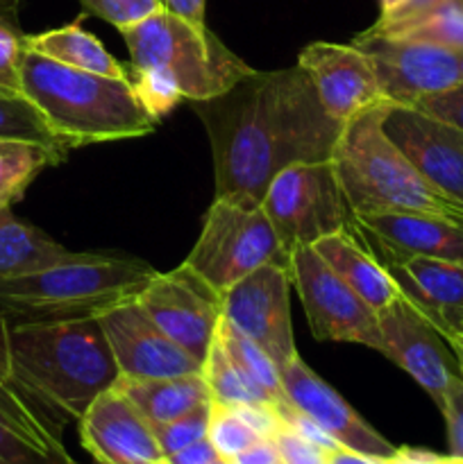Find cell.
Here are the masks:
<instances>
[{"label": "cell", "instance_id": "6da1fadb", "mask_svg": "<svg viewBox=\"0 0 463 464\" xmlns=\"http://www.w3.org/2000/svg\"><path fill=\"white\" fill-rule=\"evenodd\" d=\"M193 111L212 143L216 198L259 204L281 170L330 161L345 127L300 66L252 71L222 95L193 102Z\"/></svg>", "mask_w": 463, "mask_h": 464}, {"label": "cell", "instance_id": "7a4b0ae2", "mask_svg": "<svg viewBox=\"0 0 463 464\" xmlns=\"http://www.w3.org/2000/svg\"><path fill=\"white\" fill-rule=\"evenodd\" d=\"M0 370L62 426L80 421L121 379L98 317L0 322Z\"/></svg>", "mask_w": 463, "mask_h": 464}, {"label": "cell", "instance_id": "3957f363", "mask_svg": "<svg viewBox=\"0 0 463 464\" xmlns=\"http://www.w3.org/2000/svg\"><path fill=\"white\" fill-rule=\"evenodd\" d=\"M121 34L132 57V84L157 121L182 98L212 100L254 71L207 25L166 9L125 27Z\"/></svg>", "mask_w": 463, "mask_h": 464}, {"label": "cell", "instance_id": "277c9868", "mask_svg": "<svg viewBox=\"0 0 463 464\" xmlns=\"http://www.w3.org/2000/svg\"><path fill=\"white\" fill-rule=\"evenodd\" d=\"M21 93L71 150L136 139L157 127L130 77L77 71L25 48Z\"/></svg>", "mask_w": 463, "mask_h": 464}, {"label": "cell", "instance_id": "5b68a950", "mask_svg": "<svg viewBox=\"0 0 463 464\" xmlns=\"http://www.w3.org/2000/svg\"><path fill=\"white\" fill-rule=\"evenodd\" d=\"M157 275L134 256L73 254L44 270L0 279V322L91 320L134 299Z\"/></svg>", "mask_w": 463, "mask_h": 464}, {"label": "cell", "instance_id": "8992f818", "mask_svg": "<svg viewBox=\"0 0 463 464\" xmlns=\"http://www.w3.org/2000/svg\"><path fill=\"white\" fill-rule=\"evenodd\" d=\"M390 104L350 121L336 140L331 163L354 216L429 213L463 225V208L436 190L384 131Z\"/></svg>", "mask_w": 463, "mask_h": 464}, {"label": "cell", "instance_id": "52a82bcc", "mask_svg": "<svg viewBox=\"0 0 463 464\" xmlns=\"http://www.w3.org/2000/svg\"><path fill=\"white\" fill-rule=\"evenodd\" d=\"M184 263L213 290L225 293L259 267L271 263L289 267V256L261 204L245 198H213Z\"/></svg>", "mask_w": 463, "mask_h": 464}, {"label": "cell", "instance_id": "ba28073f", "mask_svg": "<svg viewBox=\"0 0 463 464\" xmlns=\"http://www.w3.org/2000/svg\"><path fill=\"white\" fill-rule=\"evenodd\" d=\"M261 207L286 256L336 231L359 229L331 159L281 170L268 186Z\"/></svg>", "mask_w": 463, "mask_h": 464}, {"label": "cell", "instance_id": "9c48e42d", "mask_svg": "<svg viewBox=\"0 0 463 464\" xmlns=\"http://www.w3.org/2000/svg\"><path fill=\"white\" fill-rule=\"evenodd\" d=\"M289 275L309 329L322 343H350L381 349L377 311L354 293L313 247H300L289 256Z\"/></svg>", "mask_w": 463, "mask_h": 464}, {"label": "cell", "instance_id": "30bf717a", "mask_svg": "<svg viewBox=\"0 0 463 464\" xmlns=\"http://www.w3.org/2000/svg\"><path fill=\"white\" fill-rule=\"evenodd\" d=\"M368 54L381 91L395 107H416L427 95L463 82V53L425 41L361 32L352 41Z\"/></svg>", "mask_w": 463, "mask_h": 464}, {"label": "cell", "instance_id": "8fae6325", "mask_svg": "<svg viewBox=\"0 0 463 464\" xmlns=\"http://www.w3.org/2000/svg\"><path fill=\"white\" fill-rule=\"evenodd\" d=\"M150 320L202 365L221 322V293L186 263L157 272L136 295Z\"/></svg>", "mask_w": 463, "mask_h": 464}, {"label": "cell", "instance_id": "7c38bea8", "mask_svg": "<svg viewBox=\"0 0 463 464\" xmlns=\"http://www.w3.org/2000/svg\"><path fill=\"white\" fill-rule=\"evenodd\" d=\"M291 275L286 266H263L221 293L227 322L268 353L277 370L300 356L291 322Z\"/></svg>", "mask_w": 463, "mask_h": 464}, {"label": "cell", "instance_id": "4fadbf2b", "mask_svg": "<svg viewBox=\"0 0 463 464\" xmlns=\"http://www.w3.org/2000/svg\"><path fill=\"white\" fill-rule=\"evenodd\" d=\"M377 322L381 356L407 372L440 411L449 383L458 376V370H454L449 361L452 349H448V340L404 295L377 311Z\"/></svg>", "mask_w": 463, "mask_h": 464}, {"label": "cell", "instance_id": "5bb4252c", "mask_svg": "<svg viewBox=\"0 0 463 464\" xmlns=\"http://www.w3.org/2000/svg\"><path fill=\"white\" fill-rule=\"evenodd\" d=\"M298 66L311 80L325 111L340 125L390 104L370 59L357 45L318 41L300 50Z\"/></svg>", "mask_w": 463, "mask_h": 464}, {"label": "cell", "instance_id": "9a60e30c", "mask_svg": "<svg viewBox=\"0 0 463 464\" xmlns=\"http://www.w3.org/2000/svg\"><path fill=\"white\" fill-rule=\"evenodd\" d=\"M98 322L123 379H166L202 372L195 358L150 320L136 297L113 306Z\"/></svg>", "mask_w": 463, "mask_h": 464}, {"label": "cell", "instance_id": "2e32d148", "mask_svg": "<svg viewBox=\"0 0 463 464\" xmlns=\"http://www.w3.org/2000/svg\"><path fill=\"white\" fill-rule=\"evenodd\" d=\"M384 131L436 190L463 208L461 130L416 107L390 104L384 116Z\"/></svg>", "mask_w": 463, "mask_h": 464}, {"label": "cell", "instance_id": "e0dca14e", "mask_svg": "<svg viewBox=\"0 0 463 464\" xmlns=\"http://www.w3.org/2000/svg\"><path fill=\"white\" fill-rule=\"evenodd\" d=\"M281 388L286 399L298 408L302 415L316 421L339 447L350 451L363 453V456L386 458L398 451L395 444L381 433H377L330 383L320 379L302 358H295L289 365L280 370Z\"/></svg>", "mask_w": 463, "mask_h": 464}, {"label": "cell", "instance_id": "ac0fdd59", "mask_svg": "<svg viewBox=\"0 0 463 464\" xmlns=\"http://www.w3.org/2000/svg\"><path fill=\"white\" fill-rule=\"evenodd\" d=\"M80 442L98 464H157L163 458L150 421L113 385L82 415Z\"/></svg>", "mask_w": 463, "mask_h": 464}, {"label": "cell", "instance_id": "d6986e66", "mask_svg": "<svg viewBox=\"0 0 463 464\" xmlns=\"http://www.w3.org/2000/svg\"><path fill=\"white\" fill-rule=\"evenodd\" d=\"M361 234L389 261L411 256L463 263V225L429 213H370L357 216Z\"/></svg>", "mask_w": 463, "mask_h": 464}, {"label": "cell", "instance_id": "ffe728a7", "mask_svg": "<svg viewBox=\"0 0 463 464\" xmlns=\"http://www.w3.org/2000/svg\"><path fill=\"white\" fill-rule=\"evenodd\" d=\"M384 263V261H381ZM404 297L440 331L443 338L463 331V263L411 256L384 263Z\"/></svg>", "mask_w": 463, "mask_h": 464}, {"label": "cell", "instance_id": "44dd1931", "mask_svg": "<svg viewBox=\"0 0 463 464\" xmlns=\"http://www.w3.org/2000/svg\"><path fill=\"white\" fill-rule=\"evenodd\" d=\"M313 249L375 311H381L402 295L398 281L372 252L361 229L336 231V234L318 240Z\"/></svg>", "mask_w": 463, "mask_h": 464}, {"label": "cell", "instance_id": "7402d4cb", "mask_svg": "<svg viewBox=\"0 0 463 464\" xmlns=\"http://www.w3.org/2000/svg\"><path fill=\"white\" fill-rule=\"evenodd\" d=\"M116 388L130 399L136 411L154 424L184 417L212 403V392L202 372L166 379H118Z\"/></svg>", "mask_w": 463, "mask_h": 464}, {"label": "cell", "instance_id": "603a6c76", "mask_svg": "<svg viewBox=\"0 0 463 464\" xmlns=\"http://www.w3.org/2000/svg\"><path fill=\"white\" fill-rule=\"evenodd\" d=\"M23 44L32 53L44 54L53 62L77 68V71L98 72L107 77H130V71L113 54H109V50L91 32L82 27L80 18L54 30L25 34Z\"/></svg>", "mask_w": 463, "mask_h": 464}, {"label": "cell", "instance_id": "cb8c5ba5", "mask_svg": "<svg viewBox=\"0 0 463 464\" xmlns=\"http://www.w3.org/2000/svg\"><path fill=\"white\" fill-rule=\"evenodd\" d=\"M73 254L39 227L14 216L12 208H0V279L44 270Z\"/></svg>", "mask_w": 463, "mask_h": 464}, {"label": "cell", "instance_id": "d4e9b609", "mask_svg": "<svg viewBox=\"0 0 463 464\" xmlns=\"http://www.w3.org/2000/svg\"><path fill=\"white\" fill-rule=\"evenodd\" d=\"M218 343L222 344V349L227 352V356L234 361V365L243 372L245 379L252 383V388L271 403L272 408H281L286 403H291L286 399L284 388H281L280 370H277L275 362L268 358V353L263 352L259 344H254L248 335L241 334L232 322H227L225 317H221L216 329Z\"/></svg>", "mask_w": 463, "mask_h": 464}, {"label": "cell", "instance_id": "484cf974", "mask_svg": "<svg viewBox=\"0 0 463 464\" xmlns=\"http://www.w3.org/2000/svg\"><path fill=\"white\" fill-rule=\"evenodd\" d=\"M64 157L54 150L27 140L0 139V208H12L25 198L32 181Z\"/></svg>", "mask_w": 463, "mask_h": 464}, {"label": "cell", "instance_id": "4316f807", "mask_svg": "<svg viewBox=\"0 0 463 464\" xmlns=\"http://www.w3.org/2000/svg\"><path fill=\"white\" fill-rule=\"evenodd\" d=\"M0 412L7 417L9 424L25 435L30 442L41 447L53 456L68 460V451L62 442V424L53 420L45 411H41L23 390H18L0 370Z\"/></svg>", "mask_w": 463, "mask_h": 464}, {"label": "cell", "instance_id": "83f0119b", "mask_svg": "<svg viewBox=\"0 0 463 464\" xmlns=\"http://www.w3.org/2000/svg\"><path fill=\"white\" fill-rule=\"evenodd\" d=\"M0 139L27 140V143H39L68 157L71 148L50 130L44 113L21 93V91L0 86Z\"/></svg>", "mask_w": 463, "mask_h": 464}, {"label": "cell", "instance_id": "f1b7e54d", "mask_svg": "<svg viewBox=\"0 0 463 464\" xmlns=\"http://www.w3.org/2000/svg\"><path fill=\"white\" fill-rule=\"evenodd\" d=\"M202 376L212 392V401L221 403V406L234 408V406H250V403H263L271 406L257 390L252 388L243 372L234 365L222 344L213 335V343L209 347L207 358L202 362Z\"/></svg>", "mask_w": 463, "mask_h": 464}, {"label": "cell", "instance_id": "f546056e", "mask_svg": "<svg viewBox=\"0 0 463 464\" xmlns=\"http://www.w3.org/2000/svg\"><path fill=\"white\" fill-rule=\"evenodd\" d=\"M384 36L425 41V44H436L463 53V0H443L425 16L416 18L393 34Z\"/></svg>", "mask_w": 463, "mask_h": 464}, {"label": "cell", "instance_id": "4dcf8cb0", "mask_svg": "<svg viewBox=\"0 0 463 464\" xmlns=\"http://www.w3.org/2000/svg\"><path fill=\"white\" fill-rule=\"evenodd\" d=\"M207 438L212 440V444L216 447L218 456L236 458L239 453H243L245 449H250L252 444H257L259 438L239 415H236L232 408L221 406V403L212 401V415H209V430Z\"/></svg>", "mask_w": 463, "mask_h": 464}, {"label": "cell", "instance_id": "1f68e13d", "mask_svg": "<svg viewBox=\"0 0 463 464\" xmlns=\"http://www.w3.org/2000/svg\"><path fill=\"white\" fill-rule=\"evenodd\" d=\"M209 415H212V403L189 412V415L166 421V424H154V438H157L159 447H162L163 458L172 456V453L182 451V449H186L189 444L207 438Z\"/></svg>", "mask_w": 463, "mask_h": 464}, {"label": "cell", "instance_id": "d6a6232c", "mask_svg": "<svg viewBox=\"0 0 463 464\" xmlns=\"http://www.w3.org/2000/svg\"><path fill=\"white\" fill-rule=\"evenodd\" d=\"M71 460V458H68ZM18 433L0 412V464H68Z\"/></svg>", "mask_w": 463, "mask_h": 464}, {"label": "cell", "instance_id": "836d02e7", "mask_svg": "<svg viewBox=\"0 0 463 464\" xmlns=\"http://www.w3.org/2000/svg\"><path fill=\"white\" fill-rule=\"evenodd\" d=\"M80 3L86 12L112 23L118 30H125L162 9L159 0H80Z\"/></svg>", "mask_w": 463, "mask_h": 464}, {"label": "cell", "instance_id": "e575fe53", "mask_svg": "<svg viewBox=\"0 0 463 464\" xmlns=\"http://www.w3.org/2000/svg\"><path fill=\"white\" fill-rule=\"evenodd\" d=\"M21 30L0 12V86L21 91V59L25 53Z\"/></svg>", "mask_w": 463, "mask_h": 464}, {"label": "cell", "instance_id": "d590c367", "mask_svg": "<svg viewBox=\"0 0 463 464\" xmlns=\"http://www.w3.org/2000/svg\"><path fill=\"white\" fill-rule=\"evenodd\" d=\"M416 109L463 131V82H458L457 86L448 91L427 95L416 104Z\"/></svg>", "mask_w": 463, "mask_h": 464}, {"label": "cell", "instance_id": "8d00e7d4", "mask_svg": "<svg viewBox=\"0 0 463 464\" xmlns=\"http://www.w3.org/2000/svg\"><path fill=\"white\" fill-rule=\"evenodd\" d=\"M440 412H443L445 424H448L449 453H452L454 458H458V460H463V379L461 374L449 383Z\"/></svg>", "mask_w": 463, "mask_h": 464}, {"label": "cell", "instance_id": "74e56055", "mask_svg": "<svg viewBox=\"0 0 463 464\" xmlns=\"http://www.w3.org/2000/svg\"><path fill=\"white\" fill-rule=\"evenodd\" d=\"M272 442H275L277 451H280L281 464H325V451L322 449L307 442V440L300 438L298 433H293L286 426L277 430Z\"/></svg>", "mask_w": 463, "mask_h": 464}, {"label": "cell", "instance_id": "f35d334b", "mask_svg": "<svg viewBox=\"0 0 463 464\" xmlns=\"http://www.w3.org/2000/svg\"><path fill=\"white\" fill-rule=\"evenodd\" d=\"M440 3H443V0H409V3L404 5L398 14H393V16L377 18L375 25L368 27V32H375V34H393L399 27L409 25V23H413L416 18L425 16L427 12H431V9Z\"/></svg>", "mask_w": 463, "mask_h": 464}, {"label": "cell", "instance_id": "ab89813d", "mask_svg": "<svg viewBox=\"0 0 463 464\" xmlns=\"http://www.w3.org/2000/svg\"><path fill=\"white\" fill-rule=\"evenodd\" d=\"M384 464H463V460L449 456H440V453L425 451V449H411V447H398V451L390 458H386Z\"/></svg>", "mask_w": 463, "mask_h": 464}, {"label": "cell", "instance_id": "60d3db41", "mask_svg": "<svg viewBox=\"0 0 463 464\" xmlns=\"http://www.w3.org/2000/svg\"><path fill=\"white\" fill-rule=\"evenodd\" d=\"M218 456L216 447L212 444V440L209 438H202L198 440V442L189 444L186 449H182V451L172 453V456H168L166 460L171 464H212Z\"/></svg>", "mask_w": 463, "mask_h": 464}, {"label": "cell", "instance_id": "b9f144b4", "mask_svg": "<svg viewBox=\"0 0 463 464\" xmlns=\"http://www.w3.org/2000/svg\"><path fill=\"white\" fill-rule=\"evenodd\" d=\"M232 462L234 464H281V458L272 440H259L257 444H252V447L245 449L243 453L232 458Z\"/></svg>", "mask_w": 463, "mask_h": 464}, {"label": "cell", "instance_id": "7bdbcfd3", "mask_svg": "<svg viewBox=\"0 0 463 464\" xmlns=\"http://www.w3.org/2000/svg\"><path fill=\"white\" fill-rule=\"evenodd\" d=\"M162 3V9L166 12L177 14V16L186 18L191 23H198V25H204V5L207 0H159Z\"/></svg>", "mask_w": 463, "mask_h": 464}, {"label": "cell", "instance_id": "ee69618b", "mask_svg": "<svg viewBox=\"0 0 463 464\" xmlns=\"http://www.w3.org/2000/svg\"><path fill=\"white\" fill-rule=\"evenodd\" d=\"M325 464H384V460L363 456V453L350 451V449H343V447H336V449H330V451H325Z\"/></svg>", "mask_w": 463, "mask_h": 464}, {"label": "cell", "instance_id": "f6af8a7d", "mask_svg": "<svg viewBox=\"0 0 463 464\" xmlns=\"http://www.w3.org/2000/svg\"><path fill=\"white\" fill-rule=\"evenodd\" d=\"M445 340H448L449 349H452L454 358H457L458 374H461V379H463V331H461V334H454V335H449V338H445Z\"/></svg>", "mask_w": 463, "mask_h": 464}, {"label": "cell", "instance_id": "bcb514c9", "mask_svg": "<svg viewBox=\"0 0 463 464\" xmlns=\"http://www.w3.org/2000/svg\"><path fill=\"white\" fill-rule=\"evenodd\" d=\"M409 0H379V18H389L398 14Z\"/></svg>", "mask_w": 463, "mask_h": 464}, {"label": "cell", "instance_id": "7dc6e473", "mask_svg": "<svg viewBox=\"0 0 463 464\" xmlns=\"http://www.w3.org/2000/svg\"><path fill=\"white\" fill-rule=\"evenodd\" d=\"M212 464H234L232 460H227V458H216Z\"/></svg>", "mask_w": 463, "mask_h": 464}, {"label": "cell", "instance_id": "c3c4849f", "mask_svg": "<svg viewBox=\"0 0 463 464\" xmlns=\"http://www.w3.org/2000/svg\"><path fill=\"white\" fill-rule=\"evenodd\" d=\"M157 464H171V462H168V460H166V458H162V460H159Z\"/></svg>", "mask_w": 463, "mask_h": 464}, {"label": "cell", "instance_id": "681fc988", "mask_svg": "<svg viewBox=\"0 0 463 464\" xmlns=\"http://www.w3.org/2000/svg\"><path fill=\"white\" fill-rule=\"evenodd\" d=\"M68 464H80V462H75V460H73V458H71V460H68Z\"/></svg>", "mask_w": 463, "mask_h": 464}, {"label": "cell", "instance_id": "f907efd6", "mask_svg": "<svg viewBox=\"0 0 463 464\" xmlns=\"http://www.w3.org/2000/svg\"><path fill=\"white\" fill-rule=\"evenodd\" d=\"M95 464H98V462H95Z\"/></svg>", "mask_w": 463, "mask_h": 464}]
</instances>
